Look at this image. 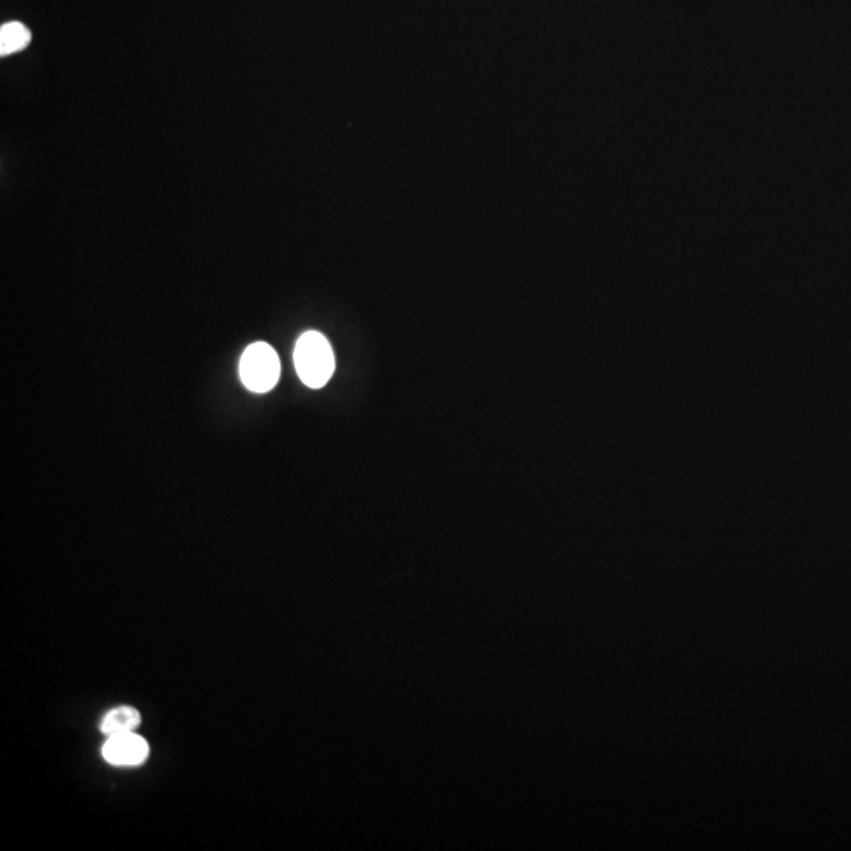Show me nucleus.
Masks as SVG:
<instances>
[{
  "label": "nucleus",
  "mask_w": 851,
  "mask_h": 851,
  "mask_svg": "<svg viewBox=\"0 0 851 851\" xmlns=\"http://www.w3.org/2000/svg\"><path fill=\"white\" fill-rule=\"evenodd\" d=\"M295 369L306 387H325L335 372V354L330 342L317 331L300 336L294 352Z\"/></svg>",
  "instance_id": "f257e3e1"
},
{
  "label": "nucleus",
  "mask_w": 851,
  "mask_h": 851,
  "mask_svg": "<svg viewBox=\"0 0 851 851\" xmlns=\"http://www.w3.org/2000/svg\"><path fill=\"white\" fill-rule=\"evenodd\" d=\"M281 374V363L267 342H254L243 352L240 379L254 393H268L275 388Z\"/></svg>",
  "instance_id": "f03ea898"
},
{
  "label": "nucleus",
  "mask_w": 851,
  "mask_h": 851,
  "mask_svg": "<svg viewBox=\"0 0 851 851\" xmlns=\"http://www.w3.org/2000/svg\"><path fill=\"white\" fill-rule=\"evenodd\" d=\"M149 743L138 733L108 736L103 744V759L114 766H139L149 759Z\"/></svg>",
  "instance_id": "7ed1b4c3"
},
{
  "label": "nucleus",
  "mask_w": 851,
  "mask_h": 851,
  "mask_svg": "<svg viewBox=\"0 0 851 851\" xmlns=\"http://www.w3.org/2000/svg\"><path fill=\"white\" fill-rule=\"evenodd\" d=\"M141 725V713L128 705L112 708L103 716L100 730L103 735L114 736L120 733H130Z\"/></svg>",
  "instance_id": "20e7f679"
},
{
  "label": "nucleus",
  "mask_w": 851,
  "mask_h": 851,
  "mask_svg": "<svg viewBox=\"0 0 851 851\" xmlns=\"http://www.w3.org/2000/svg\"><path fill=\"white\" fill-rule=\"evenodd\" d=\"M30 40H32V34L24 24L16 23V21L4 24L0 27V56H10L23 51Z\"/></svg>",
  "instance_id": "39448f33"
}]
</instances>
